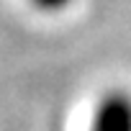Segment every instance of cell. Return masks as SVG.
Segmentation results:
<instances>
[{"instance_id": "cell-1", "label": "cell", "mask_w": 131, "mask_h": 131, "mask_svg": "<svg viewBox=\"0 0 131 131\" xmlns=\"http://www.w3.org/2000/svg\"><path fill=\"white\" fill-rule=\"evenodd\" d=\"M93 131H131V98L126 93H111L100 100Z\"/></svg>"}, {"instance_id": "cell-2", "label": "cell", "mask_w": 131, "mask_h": 131, "mask_svg": "<svg viewBox=\"0 0 131 131\" xmlns=\"http://www.w3.org/2000/svg\"><path fill=\"white\" fill-rule=\"evenodd\" d=\"M34 3L41 5V8H49V10H51V8H62V5H67L70 0H34Z\"/></svg>"}]
</instances>
